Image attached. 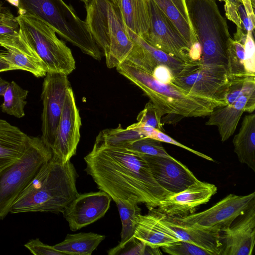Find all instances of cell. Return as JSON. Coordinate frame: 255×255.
Here are the masks:
<instances>
[{"mask_svg":"<svg viewBox=\"0 0 255 255\" xmlns=\"http://www.w3.org/2000/svg\"><path fill=\"white\" fill-rule=\"evenodd\" d=\"M149 137L159 140L161 142H164L172 144L174 145L179 146L180 147L184 148V149L196 154L197 156H199L203 158H204L207 160L213 161V159L211 157H210L206 154H204L199 151L195 150L192 148H190L181 144V143L175 140V139H174L173 138H172L169 135L164 133L163 131L158 130L154 128L152 130Z\"/></svg>","mask_w":255,"mask_h":255,"instance_id":"37","label":"cell"},{"mask_svg":"<svg viewBox=\"0 0 255 255\" xmlns=\"http://www.w3.org/2000/svg\"><path fill=\"white\" fill-rule=\"evenodd\" d=\"M0 46L6 49L4 56L13 70L26 71L36 77L46 75L44 64L19 30L11 36L0 37Z\"/></svg>","mask_w":255,"mask_h":255,"instance_id":"20","label":"cell"},{"mask_svg":"<svg viewBox=\"0 0 255 255\" xmlns=\"http://www.w3.org/2000/svg\"><path fill=\"white\" fill-rule=\"evenodd\" d=\"M81 119L71 87L67 91L64 107L50 149L64 163L76 153L80 138Z\"/></svg>","mask_w":255,"mask_h":255,"instance_id":"13","label":"cell"},{"mask_svg":"<svg viewBox=\"0 0 255 255\" xmlns=\"http://www.w3.org/2000/svg\"><path fill=\"white\" fill-rule=\"evenodd\" d=\"M150 16L149 29L142 38L151 46L184 63L193 61L187 43L153 0H150Z\"/></svg>","mask_w":255,"mask_h":255,"instance_id":"12","label":"cell"},{"mask_svg":"<svg viewBox=\"0 0 255 255\" xmlns=\"http://www.w3.org/2000/svg\"><path fill=\"white\" fill-rule=\"evenodd\" d=\"M149 213L157 226L179 241L189 242L203 248L213 255H220L221 244L219 232L183 224L172 217L158 211L156 208Z\"/></svg>","mask_w":255,"mask_h":255,"instance_id":"16","label":"cell"},{"mask_svg":"<svg viewBox=\"0 0 255 255\" xmlns=\"http://www.w3.org/2000/svg\"><path fill=\"white\" fill-rule=\"evenodd\" d=\"M217 191L214 184L198 180L182 191L162 200L156 209L168 216L185 217L194 213L199 206L208 202Z\"/></svg>","mask_w":255,"mask_h":255,"instance_id":"18","label":"cell"},{"mask_svg":"<svg viewBox=\"0 0 255 255\" xmlns=\"http://www.w3.org/2000/svg\"><path fill=\"white\" fill-rule=\"evenodd\" d=\"M163 116L161 112L149 101L145 104L144 109L139 113L136 120L141 125L163 131V124L161 123Z\"/></svg>","mask_w":255,"mask_h":255,"instance_id":"33","label":"cell"},{"mask_svg":"<svg viewBox=\"0 0 255 255\" xmlns=\"http://www.w3.org/2000/svg\"><path fill=\"white\" fill-rule=\"evenodd\" d=\"M127 30L133 45L125 61L151 74L158 66L167 67L173 76L182 70L186 63L151 46L141 37Z\"/></svg>","mask_w":255,"mask_h":255,"instance_id":"19","label":"cell"},{"mask_svg":"<svg viewBox=\"0 0 255 255\" xmlns=\"http://www.w3.org/2000/svg\"><path fill=\"white\" fill-rule=\"evenodd\" d=\"M111 199L101 190L79 193L62 213L71 230L76 231L104 217L110 208Z\"/></svg>","mask_w":255,"mask_h":255,"instance_id":"14","label":"cell"},{"mask_svg":"<svg viewBox=\"0 0 255 255\" xmlns=\"http://www.w3.org/2000/svg\"><path fill=\"white\" fill-rule=\"evenodd\" d=\"M255 110V89H253L231 104L215 107L209 115L206 125L216 126L221 141L224 142L235 132L243 113H252Z\"/></svg>","mask_w":255,"mask_h":255,"instance_id":"21","label":"cell"},{"mask_svg":"<svg viewBox=\"0 0 255 255\" xmlns=\"http://www.w3.org/2000/svg\"><path fill=\"white\" fill-rule=\"evenodd\" d=\"M172 23L190 49L192 61L200 59L201 49L194 32L185 0H153Z\"/></svg>","mask_w":255,"mask_h":255,"instance_id":"22","label":"cell"},{"mask_svg":"<svg viewBox=\"0 0 255 255\" xmlns=\"http://www.w3.org/2000/svg\"><path fill=\"white\" fill-rule=\"evenodd\" d=\"M83 2L85 4L88 3L91 0H79Z\"/></svg>","mask_w":255,"mask_h":255,"instance_id":"49","label":"cell"},{"mask_svg":"<svg viewBox=\"0 0 255 255\" xmlns=\"http://www.w3.org/2000/svg\"><path fill=\"white\" fill-rule=\"evenodd\" d=\"M19 30L18 24L13 15L0 18V37L11 36Z\"/></svg>","mask_w":255,"mask_h":255,"instance_id":"38","label":"cell"},{"mask_svg":"<svg viewBox=\"0 0 255 255\" xmlns=\"http://www.w3.org/2000/svg\"><path fill=\"white\" fill-rule=\"evenodd\" d=\"M125 148L141 155L170 156L162 145L161 141L147 137L133 141Z\"/></svg>","mask_w":255,"mask_h":255,"instance_id":"32","label":"cell"},{"mask_svg":"<svg viewBox=\"0 0 255 255\" xmlns=\"http://www.w3.org/2000/svg\"><path fill=\"white\" fill-rule=\"evenodd\" d=\"M9 82L0 77V96L3 94Z\"/></svg>","mask_w":255,"mask_h":255,"instance_id":"45","label":"cell"},{"mask_svg":"<svg viewBox=\"0 0 255 255\" xmlns=\"http://www.w3.org/2000/svg\"><path fill=\"white\" fill-rule=\"evenodd\" d=\"M226 14L229 19L234 22L237 26L242 29L237 6L229 1H225Z\"/></svg>","mask_w":255,"mask_h":255,"instance_id":"41","label":"cell"},{"mask_svg":"<svg viewBox=\"0 0 255 255\" xmlns=\"http://www.w3.org/2000/svg\"><path fill=\"white\" fill-rule=\"evenodd\" d=\"M52 156L41 137L30 136L20 158L0 172V220Z\"/></svg>","mask_w":255,"mask_h":255,"instance_id":"7","label":"cell"},{"mask_svg":"<svg viewBox=\"0 0 255 255\" xmlns=\"http://www.w3.org/2000/svg\"><path fill=\"white\" fill-rule=\"evenodd\" d=\"M118 72L138 87L164 115L184 118L209 116L213 109L227 104L187 92L172 82H161L153 75L125 61Z\"/></svg>","mask_w":255,"mask_h":255,"instance_id":"3","label":"cell"},{"mask_svg":"<svg viewBox=\"0 0 255 255\" xmlns=\"http://www.w3.org/2000/svg\"><path fill=\"white\" fill-rule=\"evenodd\" d=\"M77 176L70 160L64 163L53 155L12 205L10 213H62L79 194Z\"/></svg>","mask_w":255,"mask_h":255,"instance_id":"2","label":"cell"},{"mask_svg":"<svg viewBox=\"0 0 255 255\" xmlns=\"http://www.w3.org/2000/svg\"><path fill=\"white\" fill-rule=\"evenodd\" d=\"M30 137L17 127L0 119V172L20 158Z\"/></svg>","mask_w":255,"mask_h":255,"instance_id":"23","label":"cell"},{"mask_svg":"<svg viewBox=\"0 0 255 255\" xmlns=\"http://www.w3.org/2000/svg\"><path fill=\"white\" fill-rule=\"evenodd\" d=\"M15 19L20 31L44 64L47 72L68 76L75 69L71 49L57 37L52 28L29 14H18Z\"/></svg>","mask_w":255,"mask_h":255,"instance_id":"8","label":"cell"},{"mask_svg":"<svg viewBox=\"0 0 255 255\" xmlns=\"http://www.w3.org/2000/svg\"><path fill=\"white\" fill-rule=\"evenodd\" d=\"M226 56V70L229 80L254 76L248 74L246 70L244 45L231 38L228 44Z\"/></svg>","mask_w":255,"mask_h":255,"instance_id":"31","label":"cell"},{"mask_svg":"<svg viewBox=\"0 0 255 255\" xmlns=\"http://www.w3.org/2000/svg\"><path fill=\"white\" fill-rule=\"evenodd\" d=\"M13 15L9 9L3 7L0 2V18Z\"/></svg>","mask_w":255,"mask_h":255,"instance_id":"44","label":"cell"},{"mask_svg":"<svg viewBox=\"0 0 255 255\" xmlns=\"http://www.w3.org/2000/svg\"><path fill=\"white\" fill-rule=\"evenodd\" d=\"M118 6L127 28L143 38L150 26V0H120Z\"/></svg>","mask_w":255,"mask_h":255,"instance_id":"24","label":"cell"},{"mask_svg":"<svg viewBox=\"0 0 255 255\" xmlns=\"http://www.w3.org/2000/svg\"><path fill=\"white\" fill-rule=\"evenodd\" d=\"M128 245H129L128 248L121 252L120 255H147L148 246L136 238Z\"/></svg>","mask_w":255,"mask_h":255,"instance_id":"39","label":"cell"},{"mask_svg":"<svg viewBox=\"0 0 255 255\" xmlns=\"http://www.w3.org/2000/svg\"><path fill=\"white\" fill-rule=\"evenodd\" d=\"M221 1H229L236 5H238L239 3H241L240 0H219Z\"/></svg>","mask_w":255,"mask_h":255,"instance_id":"47","label":"cell"},{"mask_svg":"<svg viewBox=\"0 0 255 255\" xmlns=\"http://www.w3.org/2000/svg\"><path fill=\"white\" fill-rule=\"evenodd\" d=\"M247 32L237 26L236 32L234 34V40L245 44L247 38Z\"/></svg>","mask_w":255,"mask_h":255,"instance_id":"43","label":"cell"},{"mask_svg":"<svg viewBox=\"0 0 255 255\" xmlns=\"http://www.w3.org/2000/svg\"><path fill=\"white\" fill-rule=\"evenodd\" d=\"M10 4L17 7V8L19 5V0H6Z\"/></svg>","mask_w":255,"mask_h":255,"instance_id":"46","label":"cell"},{"mask_svg":"<svg viewBox=\"0 0 255 255\" xmlns=\"http://www.w3.org/2000/svg\"><path fill=\"white\" fill-rule=\"evenodd\" d=\"M85 5V21L103 51L107 66L117 68L126 60L133 45L119 6L111 0H91Z\"/></svg>","mask_w":255,"mask_h":255,"instance_id":"4","label":"cell"},{"mask_svg":"<svg viewBox=\"0 0 255 255\" xmlns=\"http://www.w3.org/2000/svg\"><path fill=\"white\" fill-rule=\"evenodd\" d=\"M233 143L239 161L255 172V114L244 117Z\"/></svg>","mask_w":255,"mask_h":255,"instance_id":"25","label":"cell"},{"mask_svg":"<svg viewBox=\"0 0 255 255\" xmlns=\"http://www.w3.org/2000/svg\"><path fill=\"white\" fill-rule=\"evenodd\" d=\"M253 32L249 31L244 44L245 68L248 74L255 76V45Z\"/></svg>","mask_w":255,"mask_h":255,"instance_id":"35","label":"cell"},{"mask_svg":"<svg viewBox=\"0 0 255 255\" xmlns=\"http://www.w3.org/2000/svg\"><path fill=\"white\" fill-rule=\"evenodd\" d=\"M237 8L242 24V29L248 32H253L255 28L254 23L248 15L244 6L242 3L237 5Z\"/></svg>","mask_w":255,"mask_h":255,"instance_id":"40","label":"cell"},{"mask_svg":"<svg viewBox=\"0 0 255 255\" xmlns=\"http://www.w3.org/2000/svg\"><path fill=\"white\" fill-rule=\"evenodd\" d=\"M24 246L35 255H65L64 253L55 250L53 246L45 244L38 239L30 240Z\"/></svg>","mask_w":255,"mask_h":255,"instance_id":"36","label":"cell"},{"mask_svg":"<svg viewBox=\"0 0 255 255\" xmlns=\"http://www.w3.org/2000/svg\"><path fill=\"white\" fill-rule=\"evenodd\" d=\"M28 91L23 89L14 81L9 83L3 94L0 106L2 112L17 118L24 116V108Z\"/></svg>","mask_w":255,"mask_h":255,"instance_id":"30","label":"cell"},{"mask_svg":"<svg viewBox=\"0 0 255 255\" xmlns=\"http://www.w3.org/2000/svg\"><path fill=\"white\" fill-rule=\"evenodd\" d=\"M84 160L87 174L115 202L132 200L151 210L171 195L155 181L143 157L127 148L93 146Z\"/></svg>","mask_w":255,"mask_h":255,"instance_id":"1","label":"cell"},{"mask_svg":"<svg viewBox=\"0 0 255 255\" xmlns=\"http://www.w3.org/2000/svg\"><path fill=\"white\" fill-rule=\"evenodd\" d=\"M141 156L155 181L171 195L182 191L199 180L187 166L171 155Z\"/></svg>","mask_w":255,"mask_h":255,"instance_id":"17","label":"cell"},{"mask_svg":"<svg viewBox=\"0 0 255 255\" xmlns=\"http://www.w3.org/2000/svg\"><path fill=\"white\" fill-rule=\"evenodd\" d=\"M172 82L187 92L227 104L230 82L225 66L205 65L200 60L186 63Z\"/></svg>","mask_w":255,"mask_h":255,"instance_id":"9","label":"cell"},{"mask_svg":"<svg viewBox=\"0 0 255 255\" xmlns=\"http://www.w3.org/2000/svg\"><path fill=\"white\" fill-rule=\"evenodd\" d=\"M134 237L152 248H161L179 241L161 230L149 213L137 217Z\"/></svg>","mask_w":255,"mask_h":255,"instance_id":"27","label":"cell"},{"mask_svg":"<svg viewBox=\"0 0 255 255\" xmlns=\"http://www.w3.org/2000/svg\"><path fill=\"white\" fill-rule=\"evenodd\" d=\"M254 203L255 192L246 195L230 194L203 211L182 217H172L186 225L219 232L229 227Z\"/></svg>","mask_w":255,"mask_h":255,"instance_id":"10","label":"cell"},{"mask_svg":"<svg viewBox=\"0 0 255 255\" xmlns=\"http://www.w3.org/2000/svg\"><path fill=\"white\" fill-rule=\"evenodd\" d=\"M105 238L92 232L67 234L63 241L53 247L65 255H91Z\"/></svg>","mask_w":255,"mask_h":255,"instance_id":"28","label":"cell"},{"mask_svg":"<svg viewBox=\"0 0 255 255\" xmlns=\"http://www.w3.org/2000/svg\"><path fill=\"white\" fill-rule=\"evenodd\" d=\"M18 14H29L47 24L59 36L97 60L102 52L86 22L63 0H19Z\"/></svg>","mask_w":255,"mask_h":255,"instance_id":"5","label":"cell"},{"mask_svg":"<svg viewBox=\"0 0 255 255\" xmlns=\"http://www.w3.org/2000/svg\"><path fill=\"white\" fill-rule=\"evenodd\" d=\"M220 255H252L255 243V203L219 232Z\"/></svg>","mask_w":255,"mask_h":255,"instance_id":"15","label":"cell"},{"mask_svg":"<svg viewBox=\"0 0 255 255\" xmlns=\"http://www.w3.org/2000/svg\"><path fill=\"white\" fill-rule=\"evenodd\" d=\"M189 17L201 49L202 63L226 67V52L232 38L216 0H185Z\"/></svg>","mask_w":255,"mask_h":255,"instance_id":"6","label":"cell"},{"mask_svg":"<svg viewBox=\"0 0 255 255\" xmlns=\"http://www.w3.org/2000/svg\"><path fill=\"white\" fill-rule=\"evenodd\" d=\"M143 137L138 130L129 127L124 128L120 125L116 128L101 130L96 138L94 146L126 148L130 142Z\"/></svg>","mask_w":255,"mask_h":255,"instance_id":"29","label":"cell"},{"mask_svg":"<svg viewBox=\"0 0 255 255\" xmlns=\"http://www.w3.org/2000/svg\"><path fill=\"white\" fill-rule=\"evenodd\" d=\"M13 70L12 66L6 60L4 52L0 51V72Z\"/></svg>","mask_w":255,"mask_h":255,"instance_id":"42","label":"cell"},{"mask_svg":"<svg viewBox=\"0 0 255 255\" xmlns=\"http://www.w3.org/2000/svg\"><path fill=\"white\" fill-rule=\"evenodd\" d=\"M161 248L164 253L172 255H213L211 252L203 248L182 241Z\"/></svg>","mask_w":255,"mask_h":255,"instance_id":"34","label":"cell"},{"mask_svg":"<svg viewBox=\"0 0 255 255\" xmlns=\"http://www.w3.org/2000/svg\"><path fill=\"white\" fill-rule=\"evenodd\" d=\"M70 87L67 75L47 72L45 76L41 95L43 104L41 138L50 149L54 142L67 91Z\"/></svg>","mask_w":255,"mask_h":255,"instance_id":"11","label":"cell"},{"mask_svg":"<svg viewBox=\"0 0 255 255\" xmlns=\"http://www.w3.org/2000/svg\"><path fill=\"white\" fill-rule=\"evenodd\" d=\"M114 4L118 6L120 0H111Z\"/></svg>","mask_w":255,"mask_h":255,"instance_id":"48","label":"cell"},{"mask_svg":"<svg viewBox=\"0 0 255 255\" xmlns=\"http://www.w3.org/2000/svg\"><path fill=\"white\" fill-rule=\"evenodd\" d=\"M122 222L121 241L119 244L107 251L109 255L119 253L134 239V235L137 217L141 214L138 203L132 200H118L116 202Z\"/></svg>","mask_w":255,"mask_h":255,"instance_id":"26","label":"cell"}]
</instances>
